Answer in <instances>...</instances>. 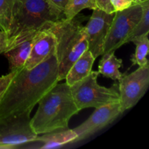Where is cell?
<instances>
[{"mask_svg":"<svg viewBox=\"0 0 149 149\" xmlns=\"http://www.w3.org/2000/svg\"><path fill=\"white\" fill-rule=\"evenodd\" d=\"M56 54L31 69L20 68L0 100V119L31 112L44 95L58 83Z\"/></svg>","mask_w":149,"mask_h":149,"instance_id":"cell-1","label":"cell"},{"mask_svg":"<svg viewBox=\"0 0 149 149\" xmlns=\"http://www.w3.org/2000/svg\"><path fill=\"white\" fill-rule=\"evenodd\" d=\"M63 18V14L55 11L48 0H15L11 23L5 33L6 50Z\"/></svg>","mask_w":149,"mask_h":149,"instance_id":"cell-2","label":"cell"},{"mask_svg":"<svg viewBox=\"0 0 149 149\" xmlns=\"http://www.w3.org/2000/svg\"><path fill=\"white\" fill-rule=\"evenodd\" d=\"M38 103L30 119L31 127L37 135L68 128L70 119L79 112L66 82L55 84Z\"/></svg>","mask_w":149,"mask_h":149,"instance_id":"cell-3","label":"cell"},{"mask_svg":"<svg viewBox=\"0 0 149 149\" xmlns=\"http://www.w3.org/2000/svg\"><path fill=\"white\" fill-rule=\"evenodd\" d=\"M47 29L56 38V54L58 63V81L65 77L72 64L88 49V41L82 20L77 16L63 18L49 25Z\"/></svg>","mask_w":149,"mask_h":149,"instance_id":"cell-4","label":"cell"},{"mask_svg":"<svg viewBox=\"0 0 149 149\" xmlns=\"http://www.w3.org/2000/svg\"><path fill=\"white\" fill-rule=\"evenodd\" d=\"M98 71H92L90 74L70 87L71 95L79 111L88 108H98L109 103L119 102V86L102 87L97 83Z\"/></svg>","mask_w":149,"mask_h":149,"instance_id":"cell-5","label":"cell"},{"mask_svg":"<svg viewBox=\"0 0 149 149\" xmlns=\"http://www.w3.org/2000/svg\"><path fill=\"white\" fill-rule=\"evenodd\" d=\"M31 113L0 119V148H20L37 137L30 125Z\"/></svg>","mask_w":149,"mask_h":149,"instance_id":"cell-6","label":"cell"},{"mask_svg":"<svg viewBox=\"0 0 149 149\" xmlns=\"http://www.w3.org/2000/svg\"><path fill=\"white\" fill-rule=\"evenodd\" d=\"M141 4H134L129 8L115 12L107 37L105 41L103 54L116 50L123 45L125 39L130 33L142 15Z\"/></svg>","mask_w":149,"mask_h":149,"instance_id":"cell-7","label":"cell"},{"mask_svg":"<svg viewBox=\"0 0 149 149\" xmlns=\"http://www.w3.org/2000/svg\"><path fill=\"white\" fill-rule=\"evenodd\" d=\"M119 103L122 113L132 109L146 93L149 86V63L119 80Z\"/></svg>","mask_w":149,"mask_h":149,"instance_id":"cell-8","label":"cell"},{"mask_svg":"<svg viewBox=\"0 0 149 149\" xmlns=\"http://www.w3.org/2000/svg\"><path fill=\"white\" fill-rule=\"evenodd\" d=\"M115 13H107L95 9L85 27L88 41V50L94 58L103 55L105 41L107 37Z\"/></svg>","mask_w":149,"mask_h":149,"instance_id":"cell-9","label":"cell"},{"mask_svg":"<svg viewBox=\"0 0 149 149\" xmlns=\"http://www.w3.org/2000/svg\"><path fill=\"white\" fill-rule=\"evenodd\" d=\"M122 113L119 102L109 103L96 108L87 120L73 129L77 134L74 143L85 139L103 129L113 122Z\"/></svg>","mask_w":149,"mask_h":149,"instance_id":"cell-10","label":"cell"},{"mask_svg":"<svg viewBox=\"0 0 149 149\" xmlns=\"http://www.w3.org/2000/svg\"><path fill=\"white\" fill-rule=\"evenodd\" d=\"M55 35L47 29L39 31L33 37L30 55L23 67L26 69L34 68L55 53Z\"/></svg>","mask_w":149,"mask_h":149,"instance_id":"cell-11","label":"cell"},{"mask_svg":"<svg viewBox=\"0 0 149 149\" xmlns=\"http://www.w3.org/2000/svg\"><path fill=\"white\" fill-rule=\"evenodd\" d=\"M76 138L77 134L73 129L66 128L37 135L34 141L27 144H31L30 148H56L70 143H74Z\"/></svg>","mask_w":149,"mask_h":149,"instance_id":"cell-12","label":"cell"},{"mask_svg":"<svg viewBox=\"0 0 149 149\" xmlns=\"http://www.w3.org/2000/svg\"><path fill=\"white\" fill-rule=\"evenodd\" d=\"M95 58L88 49L86 50L71 66L65 77L68 86H72L77 81L87 77L92 71Z\"/></svg>","mask_w":149,"mask_h":149,"instance_id":"cell-13","label":"cell"},{"mask_svg":"<svg viewBox=\"0 0 149 149\" xmlns=\"http://www.w3.org/2000/svg\"><path fill=\"white\" fill-rule=\"evenodd\" d=\"M33 37L34 36L23 41L4 52V56L9 62L10 71L19 69L24 66L25 63L30 55Z\"/></svg>","mask_w":149,"mask_h":149,"instance_id":"cell-14","label":"cell"},{"mask_svg":"<svg viewBox=\"0 0 149 149\" xmlns=\"http://www.w3.org/2000/svg\"><path fill=\"white\" fill-rule=\"evenodd\" d=\"M122 65V60L115 56L114 51L106 52L102 55V58L99 62L98 72L103 77L119 81L122 76L119 71Z\"/></svg>","mask_w":149,"mask_h":149,"instance_id":"cell-15","label":"cell"},{"mask_svg":"<svg viewBox=\"0 0 149 149\" xmlns=\"http://www.w3.org/2000/svg\"><path fill=\"white\" fill-rule=\"evenodd\" d=\"M140 4L142 6V15L132 31L123 42V45L131 42L134 39L149 33V0H143Z\"/></svg>","mask_w":149,"mask_h":149,"instance_id":"cell-16","label":"cell"},{"mask_svg":"<svg viewBox=\"0 0 149 149\" xmlns=\"http://www.w3.org/2000/svg\"><path fill=\"white\" fill-rule=\"evenodd\" d=\"M132 42L135 45V53L131 58L132 66L135 65L143 66L148 63V60L147 59V55L149 52L148 33L135 38Z\"/></svg>","mask_w":149,"mask_h":149,"instance_id":"cell-17","label":"cell"},{"mask_svg":"<svg viewBox=\"0 0 149 149\" xmlns=\"http://www.w3.org/2000/svg\"><path fill=\"white\" fill-rule=\"evenodd\" d=\"M94 0H68L63 10L64 18L71 19L84 9H96Z\"/></svg>","mask_w":149,"mask_h":149,"instance_id":"cell-18","label":"cell"},{"mask_svg":"<svg viewBox=\"0 0 149 149\" xmlns=\"http://www.w3.org/2000/svg\"><path fill=\"white\" fill-rule=\"evenodd\" d=\"M15 0H0V30L7 33L11 23Z\"/></svg>","mask_w":149,"mask_h":149,"instance_id":"cell-19","label":"cell"},{"mask_svg":"<svg viewBox=\"0 0 149 149\" xmlns=\"http://www.w3.org/2000/svg\"><path fill=\"white\" fill-rule=\"evenodd\" d=\"M19 70H20V68L17 70H15V71H10L9 74L0 77V100H1L3 95H4V94L5 93L9 84H10V82L12 81L13 79L14 78L15 76L17 74V73L18 72Z\"/></svg>","mask_w":149,"mask_h":149,"instance_id":"cell-20","label":"cell"},{"mask_svg":"<svg viewBox=\"0 0 149 149\" xmlns=\"http://www.w3.org/2000/svg\"><path fill=\"white\" fill-rule=\"evenodd\" d=\"M111 3L114 13L129 8L132 4H135L133 0H111Z\"/></svg>","mask_w":149,"mask_h":149,"instance_id":"cell-21","label":"cell"},{"mask_svg":"<svg viewBox=\"0 0 149 149\" xmlns=\"http://www.w3.org/2000/svg\"><path fill=\"white\" fill-rule=\"evenodd\" d=\"M94 1L97 9L107 13H114V10L111 3V0H94Z\"/></svg>","mask_w":149,"mask_h":149,"instance_id":"cell-22","label":"cell"},{"mask_svg":"<svg viewBox=\"0 0 149 149\" xmlns=\"http://www.w3.org/2000/svg\"><path fill=\"white\" fill-rule=\"evenodd\" d=\"M51 7L56 12L63 14V10L68 0H48Z\"/></svg>","mask_w":149,"mask_h":149,"instance_id":"cell-23","label":"cell"},{"mask_svg":"<svg viewBox=\"0 0 149 149\" xmlns=\"http://www.w3.org/2000/svg\"><path fill=\"white\" fill-rule=\"evenodd\" d=\"M7 49V37L4 31L0 30V54L4 53Z\"/></svg>","mask_w":149,"mask_h":149,"instance_id":"cell-24","label":"cell"},{"mask_svg":"<svg viewBox=\"0 0 149 149\" xmlns=\"http://www.w3.org/2000/svg\"><path fill=\"white\" fill-rule=\"evenodd\" d=\"M133 1L135 4H140V3H141V1H143V0H133Z\"/></svg>","mask_w":149,"mask_h":149,"instance_id":"cell-25","label":"cell"}]
</instances>
